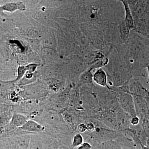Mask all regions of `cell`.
<instances>
[{"instance_id": "1", "label": "cell", "mask_w": 149, "mask_h": 149, "mask_svg": "<svg viewBox=\"0 0 149 149\" xmlns=\"http://www.w3.org/2000/svg\"><path fill=\"white\" fill-rule=\"evenodd\" d=\"M149 39L133 30L128 41L117 51L133 78L146 77L145 70L149 64L148 48Z\"/></svg>"}, {"instance_id": "2", "label": "cell", "mask_w": 149, "mask_h": 149, "mask_svg": "<svg viewBox=\"0 0 149 149\" xmlns=\"http://www.w3.org/2000/svg\"><path fill=\"white\" fill-rule=\"evenodd\" d=\"M108 58V63L104 68L107 70L109 86L120 87L133 78L130 70L116 49L112 51Z\"/></svg>"}, {"instance_id": "3", "label": "cell", "mask_w": 149, "mask_h": 149, "mask_svg": "<svg viewBox=\"0 0 149 149\" xmlns=\"http://www.w3.org/2000/svg\"><path fill=\"white\" fill-rule=\"evenodd\" d=\"M116 95L121 108L131 117L137 116L135 103L133 96L129 93H124L119 90L118 87H110V90Z\"/></svg>"}, {"instance_id": "4", "label": "cell", "mask_w": 149, "mask_h": 149, "mask_svg": "<svg viewBox=\"0 0 149 149\" xmlns=\"http://www.w3.org/2000/svg\"><path fill=\"white\" fill-rule=\"evenodd\" d=\"M137 116L140 118L149 120V103L145 98L139 96H133Z\"/></svg>"}, {"instance_id": "5", "label": "cell", "mask_w": 149, "mask_h": 149, "mask_svg": "<svg viewBox=\"0 0 149 149\" xmlns=\"http://www.w3.org/2000/svg\"><path fill=\"white\" fill-rule=\"evenodd\" d=\"M129 93L132 96H139L146 97L149 96V90L146 88L140 78H133L128 82Z\"/></svg>"}, {"instance_id": "6", "label": "cell", "mask_w": 149, "mask_h": 149, "mask_svg": "<svg viewBox=\"0 0 149 149\" xmlns=\"http://www.w3.org/2000/svg\"><path fill=\"white\" fill-rule=\"evenodd\" d=\"M131 116L120 108L116 111V118L118 130H125L130 128L131 126L130 123Z\"/></svg>"}, {"instance_id": "7", "label": "cell", "mask_w": 149, "mask_h": 149, "mask_svg": "<svg viewBox=\"0 0 149 149\" xmlns=\"http://www.w3.org/2000/svg\"><path fill=\"white\" fill-rule=\"evenodd\" d=\"M93 81L100 87L106 88L110 90L108 78L106 72L103 68L97 69L93 74Z\"/></svg>"}, {"instance_id": "8", "label": "cell", "mask_w": 149, "mask_h": 149, "mask_svg": "<svg viewBox=\"0 0 149 149\" xmlns=\"http://www.w3.org/2000/svg\"><path fill=\"white\" fill-rule=\"evenodd\" d=\"M120 1L123 5L124 12H125L124 22L128 29L130 31H132L135 29V22H134V19H133L132 13L130 10V7H129L127 1L122 0Z\"/></svg>"}, {"instance_id": "9", "label": "cell", "mask_w": 149, "mask_h": 149, "mask_svg": "<svg viewBox=\"0 0 149 149\" xmlns=\"http://www.w3.org/2000/svg\"><path fill=\"white\" fill-rule=\"evenodd\" d=\"M19 129L25 132H40L45 130V127L36 121L28 120Z\"/></svg>"}, {"instance_id": "10", "label": "cell", "mask_w": 149, "mask_h": 149, "mask_svg": "<svg viewBox=\"0 0 149 149\" xmlns=\"http://www.w3.org/2000/svg\"><path fill=\"white\" fill-rule=\"evenodd\" d=\"M118 29L120 42L122 45H124L128 41L131 31L125 25L124 20L118 24Z\"/></svg>"}, {"instance_id": "11", "label": "cell", "mask_w": 149, "mask_h": 149, "mask_svg": "<svg viewBox=\"0 0 149 149\" xmlns=\"http://www.w3.org/2000/svg\"><path fill=\"white\" fill-rule=\"evenodd\" d=\"M28 120L27 116L24 115L14 113L11 118L10 124L16 128H19L24 125Z\"/></svg>"}, {"instance_id": "12", "label": "cell", "mask_w": 149, "mask_h": 149, "mask_svg": "<svg viewBox=\"0 0 149 149\" xmlns=\"http://www.w3.org/2000/svg\"><path fill=\"white\" fill-rule=\"evenodd\" d=\"M93 70L89 68L87 71L83 72L80 77V82L84 85H93V74L92 73Z\"/></svg>"}, {"instance_id": "13", "label": "cell", "mask_w": 149, "mask_h": 149, "mask_svg": "<svg viewBox=\"0 0 149 149\" xmlns=\"http://www.w3.org/2000/svg\"><path fill=\"white\" fill-rule=\"evenodd\" d=\"M101 149H123L122 146L114 140L104 141L100 144Z\"/></svg>"}, {"instance_id": "14", "label": "cell", "mask_w": 149, "mask_h": 149, "mask_svg": "<svg viewBox=\"0 0 149 149\" xmlns=\"http://www.w3.org/2000/svg\"><path fill=\"white\" fill-rule=\"evenodd\" d=\"M84 138L81 134L77 133L72 138L71 146L74 149L77 148L84 143Z\"/></svg>"}, {"instance_id": "15", "label": "cell", "mask_w": 149, "mask_h": 149, "mask_svg": "<svg viewBox=\"0 0 149 149\" xmlns=\"http://www.w3.org/2000/svg\"><path fill=\"white\" fill-rule=\"evenodd\" d=\"M141 123L145 133L149 140V120L145 118L141 119Z\"/></svg>"}, {"instance_id": "16", "label": "cell", "mask_w": 149, "mask_h": 149, "mask_svg": "<svg viewBox=\"0 0 149 149\" xmlns=\"http://www.w3.org/2000/svg\"><path fill=\"white\" fill-rule=\"evenodd\" d=\"M87 127V131L89 133L94 132L95 130V125L94 123L92 121H89L86 124Z\"/></svg>"}, {"instance_id": "17", "label": "cell", "mask_w": 149, "mask_h": 149, "mask_svg": "<svg viewBox=\"0 0 149 149\" xmlns=\"http://www.w3.org/2000/svg\"><path fill=\"white\" fill-rule=\"evenodd\" d=\"M25 68L24 67H19L18 69V74L17 76V77L16 80H15V81H19L21 79L22 77H23V75L25 74Z\"/></svg>"}, {"instance_id": "18", "label": "cell", "mask_w": 149, "mask_h": 149, "mask_svg": "<svg viewBox=\"0 0 149 149\" xmlns=\"http://www.w3.org/2000/svg\"><path fill=\"white\" fill-rule=\"evenodd\" d=\"M93 145L88 142H84L81 146L78 147L77 149H92Z\"/></svg>"}, {"instance_id": "19", "label": "cell", "mask_w": 149, "mask_h": 149, "mask_svg": "<svg viewBox=\"0 0 149 149\" xmlns=\"http://www.w3.org/2000/svg\"><path fill=\"white\" fill-rule=\"evenodd\" d=\"M140 122H141V119L138 116L131 118L130 123L133 126H135L139 125Z\"/></svg>"}, {"instance_id": "20", "label": "cell", "mask_w": 149, "mask_h": 149, "mask_svg": "<svg viewBox=\"0 0 149 149\" xmlns=\"http://www.w3.org/2000/svg\"><path fill=\"white\" fill-rule=\"evenodd\" d=\"M78 131L80 133H84L87 131V127L86 124L84 123H81L77 126Z\"/></svg>"}, {"instance_id": "21", "label": "cell", "mask_w": 149, "mask_h": 149, "mask_svg": "<svg viewBox=\"0 0 149 149\" xmlns=\"http://www.w3.org/2000/svg\"><path fill=\"white\" fill-rule=\"evenodd\" d=\"M146 70L148 72V80H147V83L149 84V64L147 65Z\"/></svg>"}, {"instance_id": "22", "label": "cell", "mask_w": 149, "mask_h": 149, "mask_svg": "<svg viewBox=\"0 0 149 149\" xmlns=\"http://www.w3.org/2000/svg\"><path fill=\"white\" fill-rule=\"evenodd\" d=\"M93 148L92 149H101L100 146V145H93Z\"/></svg>"}, {"instance_id": "23", "label": "cell", "mask_w": 149, "mask_h": 149, "mask_svg": "<svg viewBox=\"0 0 149 149\" xmlns=\"http://www.w3.org/2000/svg\"><path fill=\"white\" fill-rule=\"evenodd\" d=\"M32 77V73H30V72L27 73L26 75V77H27V78H28V79H30V78H31Z\"/></svg>"}, {"instance_id": "24", "label": "cell", "mask_w": 149, "mask_h": 149, "mask_svg": "<svg viewBox=\"0 0 149 149\" xmlns=\"http://www.w3.org/2000/svg\"><path fill=\"white\" fill-rule=\"evenodd\" d=\"M140 146H141V149H149L146 146H143V145H141Z\"/></svg>"}, {"instance_id": "25", "label": "cell", "mask_w": 149, "mask_h": 149, "mask_svg": "<svg viewBox=\"0 0 149 149\" xmlns=\"http://www.w3.org/2000/svg\"><path fill=\"white\" fill-rule=\"evenodd\" d=\"M148 57L149 60V43L148 44Z\"/></svg>"}, {"instance_id": "26", "label": "cell", "mask_w": 149, "mask_h": 149, "mask_svg": "<svg viewBox=\"0 0 149 149\" xmlns=\"http://www.w3.org/2000/svg\"><path fill=\"white\" fill-rule=\"evenodd\" d=\"M19 149L15 148V149Z\"/></svg>"}]
</instances>
